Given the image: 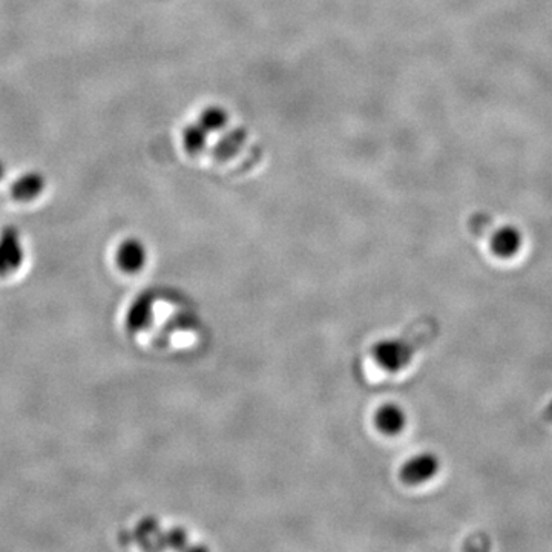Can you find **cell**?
Returning a JSON list of instances; mask_svg holds the SVG:
<instances>
[{
  "label": "cell",
  "mask_w": 552,
  "mask_h": 552,
  "mask_svg": "<svg viewBox=\"0 0 552 552\" xmlns=\"http://www.w3.org/2000/svg\"><path fill=\"white\" fill-rule=\"evenodd\" d=\"M440 471V460L433 453H420L414 455L404 464L400 470V481L409 486L424 485L427 482L433 481Z\"/></svg>",
  "instance_id": "obj_1"
},
{
  "label": "cell",
  "mask_w": 552,
  "mask_h": 552,
  "mask_svg": "<svg viewBox=\"0 0 552 552\" xmlns=\"http://www.w3.org/2000/svg\"><path fill=\"white\" fill-rule=\"evenodd\" d=\"M523 247V234L516 225H505L491 234L490 249L501 260H512Z\"/></svg>",
  "instance_id": "obj_2"
},
{
  "label": "cell",
  "mask_w": 552,
  "mask_h": 552,
  "mask_svg": "<svg viewBox=\"0 0 552 552\" xmlns=\"http://www.w3.org/2000/svg\"><path fill=\"white\" fill-rule=\"evenodd\" d=\"M374 425L383 436H398L407 427V413L398 404H383L374 413Z\"/></svg>",
  "instance_id": "obj_3"
},
{
  "label": "cell",
  "mask_w": 552,
  "mask_h": 552,
  "mask_svg": "<svg viewBox=\"0 0 552 552\" xmlns=\"http://www.w3.org/2000/svg\"><path fill=\"white\" fill-rule=\"evenodd\" d=\"M45 177L41 172L30 170L21 175L11 186V195L17 201H31L36 199L45 189Z\"/></svg>",
  "instance_id": "obj_4"
},
{
  "label": "cell",
  "mask_w": 552,
  "mask_h": 552,
  "mask_svg": "<svg viewBox=\"0 0 552 552\" xmlns=\"http://www.w3.org/2000/svg\"><path fill=\"white\" fill-rule=\"evenodd\" d=\"M117 261L123 271H137L146 262V247L135 238L126 240L118 247Z\"/></svg>",
  "instance_id": "obj_5"
},
{
  "label": "cell",
  "mask_w": 552,
  "mask_h": 552,
  "mask_svg": "<svg viewBox=\"0 0 552 552\" xmlns=\"http://www.w3.org/2000/svg\"><path fill=\"white\" fill-rule=\"evenodd\" d=\"M245 133L243 129H234L221 137L215 146V155L220 160H229L240 152L241 146L244 144Z\"/></svg>",
  "instance_id": "obj_6"
},
{
  "label": "cell",
  "mask_w": 552,
  "mask_h": 552,
  "mask_svg": "<svg viewBox=\"0 0 552 552\" xmlns=\"http://www.w3.org/2000/svg\"><path fill=\"white\" fill-rule=\"evenodd\" d=\"M21 258V243L14 230H6L0 238V267L14 264Z\"/></svg>",
  "instance_id": "obj_7"
},
{
  "label": "cell",
  "mask_w": 552,
  "mask_h": 552,
  "mask_svg": "<svg viewBox=\"0 0 552 552\" xmlns=\"http://www.w3.org/2000/svg\"><path fill=\"white\" fill-rule=\"evenodd\" d=\"M207 131H206L199 123H194L189 124L188 128L183 131V146L188 152L192 155L205 151L206 144H207Z\"/></svg>",
  "instance_id": "obj_8"
},
{
  "label": "cell",
  "mask_w": 552,
  "mask_h": 552,
  "mask_svg": "<svg viewBox=\"0 0 552 552\" xmlns=\"http://www.w3.org/2000/svg\"><path fill=\"white\" fill-rule=\"evenodd\" d=\"M227 120H229V115L223 107L209 106L206 107L205 111L201 113L198 123L210 133L225 129Z\"/></svg>",
  "instance_id": "obj_9"
},
{
  "label": "cell",
  "mask_w": 552,
  "mask_h": 552,
  "mask_svg": "<svg viewBox=\"0 0 552 552\" xmlns=\"http://www.w3.org/2000/svg\"><path fill=\"white\" fill-rule=\"evenodd\" d=\"M543 416H545V419L549 420V422H552V402H549V404H547V409H545V413H543Z\"/></svg>",
  "instance_id": "obj_10"
},
{
  "label": "cell",
  "mask_w": 552,
  "mask_h": 552,
  "mask_svg": "<svg viewBox=\"0 0 552 552\" xmlns=\"http://www.w3.org/2000/svg\"><path fill=\"white\" fill-rule=\"evenodd\" d=\"M5 172H6L5 163H4V160L0 159V181H2V179H4V177H5Z\"/></svg>",
  "instance_id": "obj_11"
}]
</instances>
